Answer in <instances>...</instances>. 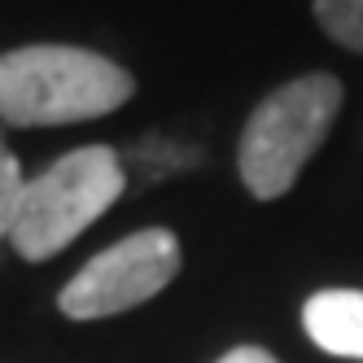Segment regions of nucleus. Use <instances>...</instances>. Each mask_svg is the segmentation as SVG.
<instances>
[{"instance_id":"nucleus-1","label":"nucleus","mask_w":363,"mask_h":363,"mask_svg":"<svg viewBox=\"0 0 363 363\" xmlns=\"http://www.w3.org/2000/svg\"><path fill=\"white\" fill-rule=\"evenodd\" d=\"M136 92L118 62L74 44H27L0 53V118L9 127H62L114 114Z\"/></svg>"},{"instance_id":"nucleus-2","label":"nucleus","mask_w":363,"mask_h":363,"mask_svg":"<svg viewBox=\"0 0 363 363\" xmlns=\"http://www.w3.org/2000/svg\"><path fill=\"white\" fill-rule=\"evenodd\" d=\"M337 110H342V79L324 70L298 74V79L258 101L237 149L245 189L258 201H276L289 193L302 167L324 145Z\"/></svg>"},{"instance_id":"nucleus-3","label":"nucleus","mask_w":363,"mask_h":363,"mask_svg":"<svg viewBox=\"0 0 363 363\" xmlns=\"http://www.w3.org/2000/svg\"><path fill=\"white\" fill-rule=\"evenodd\" d=\"M123 184L127 175L110 145H84L66 153L48 171L27 179L18 219L9 228V245L27 263H44L106 215L123 197Z\"/></svg>"},{"instance_id":"nucleus-4","label":"nucleus","mask_w":363,"mask_h":363,"mask_svg":"<svg viewBox=\"0 0 363 363\" xmlns=\"http://www.w3.org/2000/svg\"><path fill=\"white\" fill-rule=\"evenodd\" d=\"M175 272H179L175 232L145 228L88 258L79 276H70V284L57 294V306L70 320H106L162 294L175 280Z\"/></svg>"},{"instance_id":"nucleus-5","label":"nucleus","mask_w":363,"mask_h":363,"mask_svg":"<svg viewBox=\"0 0 363 363\" xmlns=\"http://www.w3.org/2000/svg\"><path fill=\"white\" fill-rule=\"evenodd\" d=\"M306 337L337 359H363V294L324 289L302 306Z\"/></svg>"},{"instance_id":"nucleus-6","label":"nucleus","mask_w":363,"mask_h":363,"mask_svg":"<svg viewBox=\"0 0 363 363\" xmlns=\"http://www.w3.org/2000/svg\"><path fill=\"white\" fill-rule=\"evenodd\" d=\"M315 18L337 44L363 53V0H315Z\"/></svg>"},{"instance_id":"nucleus-7","label":"nucleus","mask_w":363,"mask_h":363,"mask_svg":"<svg viewBox=\"0 0 363 363\" xmlns=\"http://www.w3.org/2000/svg\"><path fill=\"white\" fill-rule=\"evenodd\" d=\"M22 189H27V179H22V167H18L13 153L0 145V237H9V228H13V219H18Z\"/></svg>"},{"instance_id":"nucleus-8","label":"nucleus","mask_w":363,"mask_h":363,"mask_svg":"<svg viewBox=\"0 0 363 363\" xmlns=\"http://www.w3.org/2000/svg\"><path fill=\"white\" fill-rule=\"evenodd\" d=\"M219 363H276V354H267L263 346H237V350H228Z\"/></svg>"}]
</instances>
